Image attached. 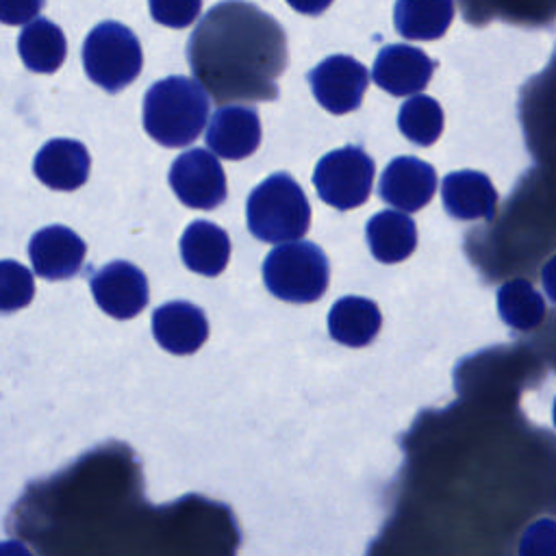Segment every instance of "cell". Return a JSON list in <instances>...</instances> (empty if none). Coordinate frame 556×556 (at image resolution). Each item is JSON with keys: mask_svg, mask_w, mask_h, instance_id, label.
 <instances>
[{"mask_svg": "<svg viewBox=\"0 0 556 556\" xmlns=\"http://www.w3.org/2000/svg\"><path fill=\"white\" fill-rule=\"evenodd\" d=\"M187 59L198 83L219 104L274 100L287 67V37L254 2L224 0L191 33Z\"/></svg>", "mask_w": 556, "mask_h": 556, "instance_id": "6da1fadb", "label": "cell"}, {"mask_svg": "<svg viewBox=\"0 0 556 556\" xmlns=\"http://www.w3.org/2000/svg\"><path fill=\"white\" fill-rule=\"evenodd\" d=\"M208 117L204 87L187 76H167L154 83L143 98V128L167 148L189 146Z\"/></svg>", "mask_w": 556, "mask_h": 556, "instance_id": "7a4b0ae2", "label": "cell"}, {"mask_svg": "<svg viewBox=\"0 0 556 556\" xmlns=\"http://www.w3.org/2000/svg\"><path fill=\"white\" fill-rule=\"evenodd\" d=\"M311 224V206L289 174H271L248 198V228L267 243L300 239Z\"/></svg>", "mask_w": 556, "mask_h": 556, "instance_id": "3957f363", "label": "cell"}, {"mask_svg": "<svg viewBox=\"0 0 556 556\" xmlns=\"http://www.w3.org/2000/svg\"><path fill=\"white\" fill-rule=\"evenodd\" d=\"M265 287L287 302H315L324 295L330 278L328 258L319 245L295 241L276 245L263 263Z\"/></svg>", "mask_w": 556, "mask_h": 556, "instance_id": "277c9868", "label": "cell"}, {"mask_svg": "<svg viewBox=\"0 0 556 556\" xmlns=\"http://www.w3.org/2000/svg\"><path fill=\"white\" fill-rule=\"evenodd\" d=\"M83 65L96 85L115 93L139 76L143 65L141 43L128 26L111 20L102 22L83 43Z\"/></svg>", "mask_w": 556, "mask_h": 556, "instance_id": "5b68a950", "label": "cell"}, {"mask_svg": "<svg viewBox=\"0 0 556 556\" xmlns=\"http://www.w3.org/2000/svg\"><path fill=\"white\" fill-rule=\"evenodd\" d=\"M376 165L358 146H345L319 159L313 182L319 198L341 211L354 208L369 198Z\"/></svg>", "mask_w": 556, "mask_h": 556, "instance_id": "8992f818", "label": "cell"}, {"mask_svg": "<svg viewBox=\"0 0 556 556\" xmlns=\"http://www.w3.org/2000/svg\"><path fill=\"white\" fill-rule=\"evenodd\" d=\"M169 185L191 208L208 211L226 200V174L219 161L202 148H191L172 163Z\"/></svg>", "mask_w": 556, "mask_h": 556, "instance_id": "52a82bcc", "label": "cell"}, {"mask_svg": "<svg viewBox=\"0 0 556 556\" xmlns=\"http://www.w3.org/2000/svg\"><path fill=\"white\" fill-rule=\"evenodd\" d=\"M308 80L317 102L326 111L343 115L358 109L369 78L363 63L348 54H334L324 59L308 74Z\"/></svg>", "mask_w": 556, "mask_h": 556, "instance_id": "ba28073f", "label": "cell"}, {"mask_svg": "<svg viewBox=\"0 0 556 556\" xmlns=\"http://www.w3.org/2000/svg\"><path fill=\"white\" fill-rule=\"evenodd\" d=\"M98 306L115 319H130L148 304V280L128 261H113L91 278Z\"/></svg>", "mask_w": 556, "mask_h": 556, "instance_id": "9c48e42d", "label": "cell"}, {"mask_svg": "<svg viewBox=\"0 0 556 556\" xmlns=\"http://www.w3.org/2000/svg\"><path fill=\"white\" fill-rule=\"evenodd\" d=\"M380 198L400 211L424 208L437 189V172L417 156L393 159L380 176Z\"/></svg>", "mask_w": 556, "mask_h": 556, "instance_id": "30bf717a", "label": "cell"}, {"mask_svg": "<svg viewBox=\"0 0 556 556\" xmlns=\"http://www.w3.org/2000/svg\"><path fill=\"white\" fill-rule=\"evenodd\" d=\"M434 72L432 59L413 46L393 43L378 52L374 63V80L391 96L419 93Z\"/></svg>", "mask_w": 556, "mask_h": 556, "instance_id": "8fae6325", "label": "cell"}, {"mask_svg": "<svg viewBox=\"0 0 556 556\" xmlns=\"http://www.w3.org/2000/svg\"><path fill=\"white\" fill-rule=\"evenodd\" d=\"M85 241L67 226H46L33 235L28 254L35 271L48 280L74 276L85 258Z\"/></svg>", "mask_w": 556, "mask_h": 556, "instance_id": "7c38bea8", "label": "cell"}, {"mask_svg": "<svg viewBox=\"0 0 556 556\" xmlns=\"http://www.w3.org/2000/svg\"><path fill=\"white\" fill-rule=\"evenodd\" d=\"M208 148L230 161L250 156L261 143V119L256 109L243 104H228L215 111L208 130Z\"/></svg>", "mask_w": 556, "mask_h": 556, "instance_id": "4fadbf2b", "label": "cell"}, {"mask_svg": "<svg viewBox=\"0 0 556 556\" xmlns=\"http://www.w3.org/2000/svg\"><path fill=\"white\" fill-rule=\"evenodd\" d=\"M89 152L76 139H50L35 156L37 178L56 191H74L89 176Z\"/></svg>", "mask_w": 556, "mask_h": 556, "instance_id": "5bb4252c", "label": "cell"}, {"mask_svg": "<svg viewBox=\"0 0 556 556\" xmlns=\"http://www.w3.org/2000/svg\"><path fill=\"white\" fill-rule=\"evenodd\" d=\"M152 332L161 348L172 354H191L208 337L204 313L189 302H167L152 315Z\"/></svg>", "mask_w": 556, "mask_h": 556, "instance_id": "9a60e30c", "label": "cell"}, {"mask_svg": "<svg viewBox=\"0 0 556 556\" xmlns=\"http://www.w3.org/2000/svg\"><path fill=\"white\" fill-rule=\"evenodd\" d=\"M445 211L456 219H491L495 215L497 191L486 174L460 169L447 174L441 185Z\"/></svg>", "mask_w": 556, "mask_h": 556, "instance_id": "2e32d148", "label": "cell"}, {"mask_svg": "<svg viewBox=\"0 0 556 556\" xmlns=\"http://www.w3.org/2000/svg\"><path fill=\"white\" fill-rule=\"evenodd\" d=\"M180 256L191 271L202 276H217L228 265L230 239L217 224L195 219L182 232Z\"/></svg>", "mask_w": 556, "mask_h": 556, "instance_id": "e0dca14e", "label": "cell"}, {"mask_svg": "<svg viewBox=\"0 0 556 556\" xmlns=\"http://www.w3.org/2000/svg\"><path fill=\"white\" fill-rule=\"evenodd\" d=\"M380 308L361 295H345L337 300L328 313L330 337L348 348L367 345L380 330Z\"/></svg>", "mask_w": 556, "mask_h": 556, "instance_id": "ac0fdd59", "label": "cell"}, {"mask_svg": "<svg viewBox=\"0 0 556 556\" xmlns=\"http://www.w3.org/2000/svg\"><path fill=\"white\" fill-rule=\"evenodd\" d=\"M365 232L374 258L382 263H400L410 256L417 245V226L400 211L376 213L367 222Z\"/></svg>", "mask_w": 556, "mask_h": 556, "instance_id": "d6986e66", "label": "cell"}, {"mask_svg": "<svg viewBox=\"0 0 556 556\" xmlns=\"http://www.w3.org/2000/svg\"><path fill=\"white\" fill-rule=\"evenodd\" d=\"M17 52L28 70L39 74H52L65 61V35L54 22L37 17L28 22L20 33Z\"/></svg>", "mask_w": 556, "mask_h": 556, "instance_id": "ffe728a7", "label": "cell"}, {"mask_svg": "<svg viewBox=\"0 0 556 556\" xmlns=\"http://www.w3.org/2000/svg\"><path fill=\"white\" fill-rule=\"evenodd\" d=\"M454 20V0H397L395 30L406 39H439Z\"/></svg>", "mask_w": 556, "mask_h": 556, "instance_id": "44dd1931", "label": "cell"}, {"mask_svg": "<svg viewBox=\"0 0 556 556\" xmlns=\"http://www.w3.org/2000/svg\"><path fill=\"white\" fill-rule=\"evenodd\" d=\"M497 308L502 319L515 330H532L541 324L545 304L539 291L523 278L504 282L497 291Z\"/></svg>", "mask_w": 556, "mask_h": 556, "instance_id": "7402d4cb", "label": "cell"}, {"mask_svg": "<svg viewBox=\"0 0 556 556\" xmlns=\"http://www.w3.org/2000/svg\"><path fill=\"white\" fill-rule=\"evenodd\" d=\"M397 126L413 143L430 146L441 137L443 130L441 104L430 96H413L402 104Z\"/></svg>", "mask_w": 556, "mask_h": 556, "instance_id": "603a6c76", "label": "cell"}, {"mask_svg": "<svg viewBox=\"0 0 556 556\" xmlns=\"http://www.w3.org/2000/svg\"><path fill=\"white\" fill-rule=\"evenodd\" d=\"M33 274L17 261H0V313H11L33 300Z\"/></svg>", "mask_w": 556, "mask_h": 556, "instance_id": "cb8c5ba5", "label": "cell"}, {"mask_svg": "<svg viewBox=\"0 0 556 556\" xmlns=\"http://www.w3.org/2000/svg\"><path fill=\"white\" fill-rule=\"evenodd\" d=\"M152 17L169 28H185L195 22L202 0H148Z\"/></svg>", "mask_w": 556, "mask_h": 556, "instance_id": "d4e9b609", "label": "cell"}, {"mask_svg": "<svg viewBox=\"0 0 556 556\" xmlns=\"http://www.w3.org/2000/svg\"><path fill=\"white\" fill-rule=\"evenodd\" d=\"M46 0H0V22L20 26L30 22Z\"/></svg>", "mask_w": 556, "mask_h": 556, "instance_id": "484cf974", "label": "cell"}, {"mask_svg": "<svg viewBox=\"0 0 556 556\" xmlns=\"http://www.w3.org/2000/svg\"><path fill=\"white\" fill-rule=\"evenodd\" d=\"M287 4L304 15H319L332 4V0H287Z\"/></svg>", "mask_w": 556, "mask_h": 556, "instance_id": "4316f807", "label": "cell"}]
</instances>
